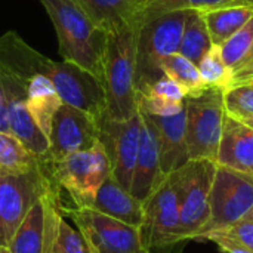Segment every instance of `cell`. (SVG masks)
I'll list each match as a JSON object with an SVG mask.
<instances>
[{"label":"cell","mask_w":253,"mask_h":253,"mask_svg":"<svg viewBox=\"0 0 253 253\" xmlns=\"http://www.w3.org/2000/svg\"><path fill=\"white\" fill-rule=\"evenodd\" d=\"M58 39L62 61L90 73L104 86L107 33L101 30L76 0H39Z\"/></svg>","instance_id":"cell-1"},{"label":"cell","mask_w":253,"mask_h":253,"mask_svg":"<svg viewBox=\"0 0 253 253\" xmlns=\"http://www.w3.org/2000/svg\"><path fill=\"white\" fill-rule=\"evenodd\" d=\"M141 25H127L107 34L104 68V90L107 101L105 116L129 119L138 110L136 101V49Z\"/></svg>","instance_id":"cell-2"},{"label":"cell","mask_w":253,"mask_h":253,"mask_svg":"<svg viewBox=\"0 0 253 253\" xmlns=\"http://www.w3.org/2000/svg\"><path fill=\"white\" fill-rule=\"evenodd\" d=\"M42 160L58 191H65L76 208H92L101 185L111 175V165L101 142L58 162Z\"/></svg>","instance_id":"cell-3"},{"label":"cell","mask_w":253,"mask_h":253,"mask_svg":"<svg viewBox=\"0 0 253 253\" xmlns=\"http://www.w3.org/2000/svg\"><path fill=\"white\" fill-rule=\"evenodd\" d=\"M216 166V162L212 160H188L168 175L176 191L179 206L181 243L194 240L203 233L209 221V202Z\"/></svg>","instance_id":"cell-4"},{"label":"cell","mask_w":253,"mask_h":253,"mask_svg":"<svg viewBox=\"0 0 253 253\" xmlns=\"http://www.w3.org/2000/svg\"><path fill=\"white\" fill-rule=\"evenodd\" d=\"M185 139L190 160L216 162L224 129V90L205 87L200 93L185 98Z\"/></svg>","instance_id":"cell-5"},{"label":"cell","mask_w":253,"mask_h":253,"mask_svg":"<svg viewBox=\"0 0 253 253\" xmlns=\"http://www.w3.org/2000/svg\"><path fill=\"white\" fill-rule=\"evenodd\" d=\"M187 10H175L145 21L138 34L136 92L163 76L162 61L179 52Z\"/></svg>","instance_id":"cell-6"},{"label":"cell","mask_w":253,"mask_h":253,"mask_svg":"<svg viewBox=\"0 0 253 253\" xmlns=\"http://www.w3.org/2000/svg\"><path fill=\"white\" fill-rule=\"evenodd\" d=\"M50 184L52 178L42 159L27 172L0 173V246L7 248L33 205Z\"/></svg>","instance_id":"cell-7"},{"label":"cell","mask_w":253,"mask_h":253,"mask_svg":"<svg viewBox=\"0 0 253 253\" xmlns=\"http://www.w3.org/2000/svg\"><path fill=\"white\" fill-rule=\"evenodd\" d=\"M62 212L73 219L92 253H150L138 227L110 218L92 208L68 209L62 205Z\"/></svg>","instance_id":"cell-8"},{"label":"cell","mask_w":253,"mask_h":253,"mask_svg":"<svg viewBox=\"0 0 253 253\" xmlns=\"http://www.w3.org/2000/svg\"><path fill=\"white\" fill-rule=\"evenodd\" d=\"M209 208L211 216L202 234L224 230L248 218L253 209V176L216 166Z\"/></svg>","instance_id":"cell-9"},{"label":"cell","mask_w":253,"mask_h":253,"mask_svg":"<svg viewBox=\"0 0 253 253\" xmlns=\"http://www.w3.org/2000/svg\"><path fill=\"white\" fill-rule=\"evenodd\" d=\"M61 193L55 182L33 205L12 240L7 245L10 253H52L58 221L62 215Z\"/></svg>","instance_id":"cell-10"},{"label":"cell","mask_w":253,"mask_h":253,"mask_svg":"<svg viewBox=\"0 0 253 253\" xmlns=\"http://www.w3.org/2000/svg\"><path fill=\"white\" fill-rule=\"evenodd\" d=\"M142 205L144 224L141 227V236L144 245L151 251L181 243L179 206L169 176L160 182Z\"/></svg>","instance_id":"cell-11"},{"label":"cell","mask_w":253,"mask_h":253,"mask_svg":"<svg viewBox=\"0 0 253 253\" xmlns=\"http://www.w3.org/2000/svg\"><path fill=\"white\" fill-rule=\"evenodd\" d=\"M141 126L142 119L139 111L123 120L104 116L99 123V142L108 156L111 175L129 191L139 148Z\"/></svg>","instance_id":"cell-12"},{"label":"cell","mask_w":253,"mask_h":253,"mask_svg":"<svg viewBox=\"0 0 253 253\" xmlns=\"http://www.w3.org/2000/svg\"><path fill=\"white\" fill-rule=\"evenodd\" d=\"M99 123L90 114L62 104L52 120L49 151L42 159L58 162L73 153L92 148L99 142Z\"/></svg>","instance_id":"cell-13"},{"label":"cell","mask_w":253,"mask_h":253,"mask_svg":"<svg viewBox=\"0 0 253 253\" xmlns=\"http://www.w3.org/2000/svg\"><path fill=\"white\" fill-rule=\"evenodd\" d=\"M0 95L4 102L10 133L37 159L49 151V138L40 130L27 110V95L19 79L0 68Z\"/></svg>","instance_id":"cell-14"},{"label":"cell","mask_w":253,"mask_h":253,"mask_svg":"<svg viewBox=\"0 0 253 253\" xmlns=\"http://www.w3.org/2000/svg\"><path fill=\"white\" fill-rule=\"evenodd\" d=\"M141 138L130 182V193L133 197L144 203L166 176L162 173L160 169V154L156 127L147 114L141 113Z\"/></svg>","instance_id":"cell-15"},{"label":"cell","mask_w":253,"mask_h":253,"mask_svg":"<svg viewBox=\"0 0 253 253\" xmlns=\"http://www.w3.org/2000/svg\"><path fill=\"white\" fill-rule=\"evenodd\" d=\"M148 117L151 119L157 133L160 169L162 173L168 176L190 160L187 151V139H185V123H187L185 108L175 116H168V117L148 116Z\"/></svg>","instance_id":"cell-16"},{"label":"cell","mask_w":253,"mask_h":253,"mask_svg":"<svg viewBox=\"0 0 253 253\" xmlns=\"http://www.w3.org/2000/svg\"><path fill=\"white\" fill-rule=\"evenodd\" d=\"M216 165L253 176V129L225 114Z\"/></svg>","instance_id":"cell-17"},{"label":"cell","mask_w":253,"mask_h":253,"mask_svg":"<svg viewBox=\"0 0 253 253\" xmlns=\"http://www.w3.org/2000/svg\"><path fill=\"white\" fill-rule=\"evenodd\" d=\"M107 34L127 25H142L147 0H76Z\"/></svg>","instance_id":"cell-18"},{"label":"cell","mask_w":253,"mask_h":253,"mask_svg":"<svg viewBox=\"0 0 253 253\" xmlns=\"http://www.w3.org/2000/svg\"><path fill=\"white\" fill-rule=\"evenodd\" d=\"M92 209L138 228L144 224L142 202L133 197L129 190L122 187L113 175H110L101 185Z\"/></svg>","instance_id":"cell-19"},{"label":"cell","mask_w":253,"mask_h":253,"mask_svg":"<svg viewBox=\"0 0 253 253\" xmlns=\"http://www.w3.org/2000/svg\"><path fill=\"white\" fill-rule=\"evenodd\" d=\"M185 92L165 74L156 82L138 89V110L148 116H175L185 108Z\"/></svg>","instance_id":"cell-20"},{"label":"cell","mask_w":253,"mask_h":253,"mask_svg":"<svg viewBox=\"0 0 253 253\" xmlns=\"http://www.w3.org/2000/svg\"><path fill=\"white\" fill-rule=\"evenodd\" d=\"M208 31L213 46H221L236 31H239L251 18L253 6H233L203 12Z\"/></svg>","instance_id":"cell-21"},{"label":"cell","mask_w":253,"mask_h":253,"mask_svg":"<svg viewBox=\"0 0 253 253\" xmlns=\"http://www.w3.org/2000/svg\"><path fill=\"white\" fill-rule=\"evenodd\" d=\"M212 46L213 44L208 31L203 12L187 10L178 53L184 55L185 58H188L197 65Z\"/></svg>","instance_id":"cell-22"},{"label":"cell","mask_w":253,"mask_h":253,"mask_svg":"<svg viewBox=\"0 0 253 253\" xmlns=\"http://www.w3.org/2000/svg\"><path fill=\"white\" fill-rule=\"evenodd\" d=\"M233 6H253V0H147L142 13V24L159 15L175 10L208 12Z\"/></svg>","instance_id":"cell-23"},{"label":"cell","mask_w":253,"mask_h":253,"mask_svg":"<svg viewBox=\"0 0 253 253\" xmlns=\"http://www.w3.org/2000/svg\"><path fill=\"white\" fill-rule=\"evenodd\" d=\"M162 73L173 80L187 96L200 93L206 86L202 80L199 67L181 53H173L162 61Z\"/></svg>","instance_id":"cell-24"},{"label":"cell","mask_w":253,"mask_h":253,"mask_svg":"<svg viewBox=\"0 0 253 253\" xmlns=\"http://www.w3.org/2000/svg\"><path fill=\"white\" fill-rule=\"evenodd\" d=\"M37 165L34 157L12 133L0 132V173L27 172Z\"/></svg>","instance_id":"cell-25"},{"label":"cell","mask_w":253,"mask_h":253,"mask_svg":"<svg viewBox=\"0 0 253 253\" xmlns=\"http://www.w3.org/2000/svg\"><path fill=\"white\" fill-rule=\"evenodd\" d=\"M197 67L206 87H219L225 92L233 86V71L224 62L218 46H212Z\"/></svg>","instance_id":"cell-26"},{"label":"cell","mask_w":253,"mask_h":253,"mask_svg":"<svg viewBox=\"0 0 253 253\" xmlns=\"http://www.w3.org/2000/svg\"><path fill=\"white\" fill-rule=\"evenodd\" d=\"M253 44V18H251L239 31L227 39L219 47L224 62L233 70L249 53Z\"/></svg>","instance_id":"cell-27"},{"label":"cell","mask_w":253,"mask_h":253,"mask_svg":"<svg viewBox=\"0 0 253 253\" xmlns=\"http://www.w3.org/2000/svg\"><path fill=\"white\" fill-rule=\"evenodd\" d=\"M52 253H92L82 233L65 219L64 212L58 221Z\"/></svg>","instance_id":"cell-28"},{"label":"cell","mask_w":253,"mask_h":253,"mask_svg":"<svg viewBox=\"0 0 253 253\" xmlns=\"http://www.w3.org/2000/svg\"><path fill=\"white\" fill-rule=\"evenodd\" d=\"M225 113L237 120L246 119L253 114V86L239 84L224 92Z\"/></svg>","instance_id":"cell-29"},{"label":"cell","mask_w":253,"mask_h":253,"mask_svg":"<svg viewBox=\"0 0 253 253\" xmlns=\"http://www.w3.org/2000/svg\"><path fill=\"white\" fill-rule=\"evenodd\" d=\"M216 231L228 236L230 239L239 242L240 245H243L245 248H248L253 252V221H251L249 218H245L233 224L231 227H227L224 230H216Z\"/></svg>","instance_id":"cell-30"},{"label":"cell","mask_w":253,"mask_h":253,"mask_svg":"<svg viewBox=\"0 0 253 253\" xmlns=\"http://www.w3.org/2000/svg\"><path fill=\"white\" fill-rule=\"evenodd\" d=\"M194 240L196 242H211V243L216 245L221 249V252L224 253H253L248 248H245L243 245H240L239 242L230 239L228 236H225L219 231H211V233L200 234Z\"/></svg>","instance_id":"cell-31"},{"label":"cell","mask_w":253,"mask_h":253,"mask_svg":"<svg viewBox=\"0 0 253 253\" xmlns=\"http://www.w3.org/2000/svg\"><path fill=\"white\" fill-rule=\"evenodd\" d=\"M233 86L248 84L253 80V44L245 59L233 70ZM231 86V87H233Z\"/></svg>","instance_id":"cell-32"},{"label":"cell","mask_w":253,"mask_h":253,"mask_svg":"<svg viewBox=\"0 0 253 253\" xmlns=\"http://www.w3.org/2000/svg\"><path fill=\"white\" fill-rule=\"evenodd\" d=\"M240 122H243L246 126H249L251 129H253V114L252 116H249V117H246V119H242Z\"/></svg>","instance_id":"cell-33"},{"label":"cell","mask_w":253,"mask_h":253,"mask_svg":"<svg viewBox=\"0 0 253 253\" xmlns=\"http://www.w3.org/2000/svg\"><path fill=\"white\" fill-rule=\"evenodd\" d=\"M0 253H10V252H9V249H7L6 246H0Z\"/></svg>","instance_id":"cell-34"},{"label":"cell","mask_w":253,"mask_h":253,"mask_svg":"<svg viewBox=\"0 0 253 253\" xmlns=\"http://www.w3.org/2000/svg\"><path fill=\"white\" fill-rule=\"evenodd\" d=\"M1 108H4V102H3V98H1V95H0V110Z\"/></svg>","instance_id":"cell-35"},{"label":"cell","mask_w":253,"mask_h":253,"mask_svg":"<svg viewBox=\"0 0 253 253\" xmlns=\"http://www.w3.org/2000/svg\"><path fill=\"white\" fill-rule=\"evenodd\" d=\"M248 218H249L251 221H253V209H252V212H251V213L248 215Z\"/></svg>","instance_id":"cell-36"},{"label":"cell","mask_w":253,"mask_h":253,"mask_svg":"<svg viewBox=\"0 0 253 253\" xmlns=\"http://www.w3.org/2000/svg\"><path fill=\"white\" fill-rule=\"evenodd\" d=\"M248 84H252V86H253V80H252V82H251V83H248Z\"/></svg>","instance_id":"cell-37"}]
</instances>
